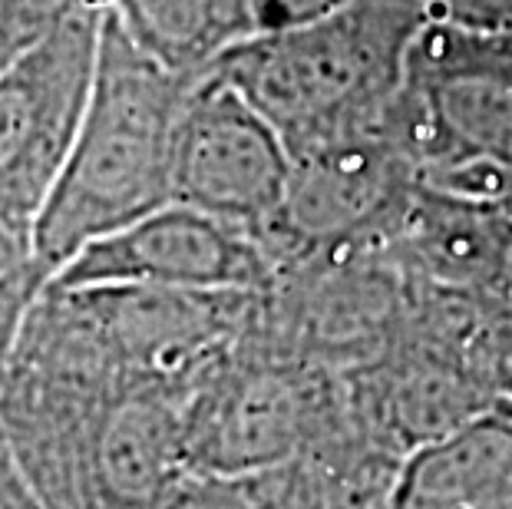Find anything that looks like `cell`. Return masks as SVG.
Masks as SVG:
<instances>
[{
  "mask_svg": "<svg viewBox=\"0 0 512 509\" xmlns=\"http://www.w3.org/2000/svg\"><path fill=\"white\" fill-rule=\"evenodd\" d=\"M483 298L489 301V305H496L512 321V235L506 242V252H503V262H499L493 288H489V295H483Z\"/></svg>",
  "mask_w": 512,
  "mask_h": 509,
  "instance_id": "cell-17",
  "label": "cell"
},
{
  "mask_svg": "<svg viewBox=\"0 0 512 509\" xmlns=\"http://www.w3.org/2000/svg\"><path fill=\"white\" fill-rule=\"evenodd\" d=\"M106 10L149 57L185 77H202L238 43L232 0H106Z\"/></svg>",
  "mask_w": 512,
  "mask_h": 509,
  "instance_id": "cell-11",
  "label": "cell"
},
{
  "mask_svg": "<svg viewBox=\"0 0 512 509\" xmlns=\"http://www.w3.org/2000/svg\"><path fill=\"white\" fill-rule=\"evenodd\" d=\"M189 400L126 374L47 281L20 328L0 430L47 509H159L192 473Z\"/></svg>",
  "mask_w": 512,
  "mask_h": 509,
  "instance_id": "cell-1",
  "label": "cell"
},
{
  "mask_svg": "<svg viewBox=\"0 0 512 509\" xmlns=\"http://www.w3.org/2000/svg\"><path fill=\"white\" fill-rule=\"evenodd\" d=\"M397 229L407 258L437 288L450 295H489L512 235V209L417 186Z\"/></svg>",
  "mask_w": 512,
  "mask_h": 509,
  "instance_id": "cell-10",
  "label": "cell"
},
{
  "mask_svg": "<svg viewBox=\"0 0 512 509\" xmlns=\"http://www.w3.org/2000/svg\"><path fill=\"white\" fill-rule=\"evenodd\" d=\"M384 509H512V397L413 447Z\"/></svg>",
  "mask_w": 512,
  "mask_h": 509,
  "instance_id": "cell-9",
  "label": "cell"
},
{
  "mask_svg": "<svg viewBox=\"0 0 512 509\" xmlns=\"http://www.w3.org/2000/svg\"><path fill=\"white\" fill-rule=\"evenodd\" d=\"M288 179L291 149L278 129L228 83L202 73L179 119L172 202L242 225L265 242Z\"/></svg>",
  "mask_w": 512,
  "mask_h": 509,
  "instance_id": "cell-7",
  "label": "cell"
},
{
  "mask_svg": "<svg viewBox=\"0 0 512 509\" xmlns=\"http://www.w3.org/2000/svg\"><path fill=\"white\" fill-rule=\"evenodd\" d=\"M106 0H0V73L76 10Z\"/></svg>",
  "mask_w": 512,
  "mask_h": 509,
  "instance_id": "cell-13",
  "label": "cell"
},
{
  "mask_svg": "<svg viewBox=\"0 0 512 509\" xmlns=\"http://www.w3.org/2000/svg\"><path fill=\"white\" fill-rule=\"evenodd\" d=\"M0 509H47L0 433Z\"/></svg>",
  "mask_w": 512,
  "mask_h": 509,
  "instance_id": "cell-16",
  "label": "cell"
},
{
  "mask_svg": "<svg viewBox=\"0 0 512 509\" xmlns=\"http://www.w3.org/2000/svg\"><path fill=\"white\" fill-rule=\"evenodd\" d=\"M258 324L189 400L185 440L192 473H268L308 460L328 443L324 420L331 407L321 381L271 348Z\"/></svg>",
  "mask_w": 512,
  "mask_h": 509,
  "instance_id": "cell-5",
  "label": "cell"
},
{
  "mask_svg": "<svg viewBox=\"0 0 512 509\" xmlns=\"http://www.w3.org/2000/svg\"><path fill=\"white\" fill-rule=\"evenodd\" d=\"M195 83L149 57L106 10L90 106L34 232V262L47 278L172 202V153Z\"/></svg>",
  "mask_w": 512,
  "mask_h": 509,
  "instance_id": "cell-2",
  "label": "cell"
},
{
  "mask_svg": "<svg viewBox=\"0 0 512 509\" xmlns=\"http://www.w3.org/2000/svg\"><path fill=\"white\" fill-rule=\"evenodd\" d=\"M205 73L232 86L294 153L380 126L407 80V24L354 0L318 24L235 43Z\"/></svg>",
  "mask_w": 512,
  "mask_h": 509,
  "instance_id": "cell-3",
  "label": "cell"
},
{
  "mask_svg": "<svg viewBox=\"0 0 512 509\" xmlns=\"http://www.w3.org/2000/svg\"><path fill=\"white\" fill-rule=\"evenodd\" d=\"M53 285H149L179 291H245L271 295L281 265L255 232L169 202L126 229L86 245Z\"/></svg>",
  "mask_w": 512,
  "mask_h": 509,
  "instance_id": "cell-8",
  "label": "cell"
},
{
  "mask_svg": "<svg viewBox=\"0 0 512 509\" xmlns=\"http://www.w3.org/2000/svg\"><path fill=\"white\" fill-rule=\"evenodd\" d=\"M427 93L456 156H483L512 169V77L450 73Z\"/></svg>",
  "mask_w": 512,
  "mask_h": 509,
  "instance_id": "cell-12",
  "label": "cell"
},
{
  "mask_svg": "<svg viewBox=\"0 0 512 509\" xmlns=\"http://www.w3.org/2000/svg\"><path fill=\"white\" fill-rule=\"evenodd\" d=\"M103 14L76 10L0 73V232L30 255L90 106Z\"/></svg>",
  "mask_w": 512,
  "mask_h": 509,
  "instance_id": "cell-4",
  "label": "cell"
},
{
  "mask_svg": "<svg viewBox=\"0 0 512 509\" xmlns=\"http://www.w3.org/2000/svg\"><path fill=\"white\" fill-rule=\"evenodd\" d=\"M417 186V166L384 126L318 139L291 153L285 205L265 245L285 275L298 255L357 245L397 225Z\"/></svg>",
  "mask_w": 512,
  "mask_h": 509,
  "instance_id": "cell-6",
  "label": "cell"
},
{
  "mask_svg": "<svg viewBox=\"0 0 512 509\" xmlns=\"http://www.w3.org/2000/svg\"><path fill=\"white\" fill-rule=\"evenodd\" d=\"M47 281H50L47 272H43L37 262H27L14 268V272L0 275V404H4V387H7V374H10V361H14L20 328H24L27 311Z\"/></svg>",
  "mask_w": 512,
  "mask_h": 509,
  "instance_id": "cell-15",
  "label": "cell"
},
{
  "mask_svg": "<svg viewBox=\"0 0 512 509\" xmlns=\"http://www.w3.org/2000/svg\"><path fill=\"white\" fill-rule=\"evenodd\" d=\"M235 4V24H238V43L285 34L308 24L337 14L351 7L354 0H232Z\"/></svg>",
  "mask_w": 512,
  "mask_h": 509,
  "instance_id": "cell-14",
  "label": "cell"
}]
</instances>
